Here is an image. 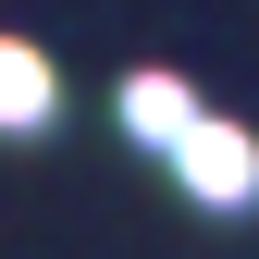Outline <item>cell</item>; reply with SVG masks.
Listing matches in <instances>:
<instances>
[{
    "label": "cell",
    "instance_id": "cell-1",
    "mask_svg": "<svg viewBox=\"0 0 259 259\" xmlns=\"http://www.w3.org/2000/svg\"><path fill=\"white\" fill-rule=\"evenodd\" d=\"M173 160H185V185H198L210 210H247L259 198V136H235V123H210V111L173 136Z\"/></svg>",
    "mask_w": 259,
    "mask_h": 259
},
{
    "label": "cell",
    "instance_id": "cell-2",
    "mask_svg": "<svg viewBox=\"0 0 259 259\" xmlns=\"http://www.w3.org/2000/svg\"><path fill=\"white\" fill-rule=\"evenodd\" d=\"M50 111H62V74H50L25 37H0V136H37Z\"/></svg>",
    "mask_w": 259,
    "mask_h": 259
},
{
    "label": "cell",
    "instance_id": "cell-3",
    "mask_svg": "<svg viewBox=\"0 0 259 259\" xmlns=\"http://www.w3.org/2000/svg\"><path fill=\"white\" fill-rule=\"evenodd\" d=\"M185 123H198V87L185 74H123V136L136 148H173Z\"/></svg>",
    "mask_w": 259,
    "mask_h": 259
}]
</instances>
